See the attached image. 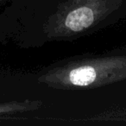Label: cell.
Here are the masks:
<instances>
[{
	"label": "cell",
	"instance_id": "cell-1",
	"mask_svg": "<svg viewBox=\"0 0 126 126\" xmlns=\"http://www.w3.org/2000/svg\"><path fill=\"white\" fill-rule=\"evenodd\" d=\"M94 21V15L90 8L79 7L67 15L65 24L73 31H80L92 25Z\"/></svg>",
	"mask_w": 126,
	"mask_h": 126
},
{
	"label": "cell",
	"instance_id": "cell-2",
	"mask_svg": "<svg viewBox=\"0 0 126 126\" xmlns=\"http://www.w3.org/2000/svg\"><path fill=\"white\" fill-rule=\"evenodd\" d=\"M97 73L93 67L90 66H83L74 68L69 74V81L74 86H86L94 82Z\"/></svg>",
	"mask_w": 126,
	"mask_h": 126
}]
</instances>
